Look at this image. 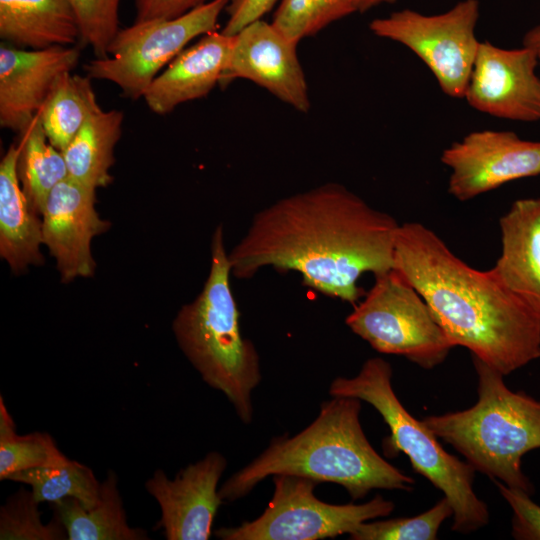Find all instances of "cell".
<instances>
[{"label": "cell", "mask_w": 540, "mask_h": 540, "mask_svg": "<svg viewBox=\"0 0 540 540\" xmlns=\"http://www.w3.org/2000/svg\"><path fill=\"white\" fill-rule=\"evenodd\" d=\"M399 223L344 185L327 182L278 199L253 215L228 253L231 273L250 279L260 270L295 271L303 285L353 304L370 272L394 267Z\"/></svg>", "instance_id": "obj_1"}, {"label": "cell", "mask_w": 540, "mask_h": 540, "mask_svg": "<svg viewBox=\"0 0 540 540\" xmlns=\"http://www.w3.org/2000/svg\"><path fill=\"white\" fill-rule=\"evenodd\" d=\"M393 268L422 296L454 347L504 376L540 357V318L490 269L467 265L425 225H399Z\"/></svg>", "instance_id": "obj_2"}, {"label": "cell", "mask_w": 540, "mask_h": 540, "mask_svg": "<svg viewBox=\"0 0 540 540\" xmlns=\"http://www.w3.org/2000/svg\"><path fill=\"white\" fill-rule=\"evenodd\" d=\"M361 400L332 396L315 420L292 437L272 439L252 462L219 488L223 502L243 498L268 476L290 474L346 489L352 500L373 489L412 491L414 479L386 461L370 444L360 422Z\"/></svg>", "instance_id": "obj_3"}, {"label": "cell", "mask_w": 540, "mask_h": 540, "mask_svg": "<svg viewBox=\"0 0 540 540\" xmlns=\"http://www.w3.org/2000/svg\"><path fill=\"white\" fill-rule=\"evenodd\" d=\"M231 267L219 225L211 240L208 277L199 295L172 323L177 343L211 388L222 392L244 424L253 420L252 392L262 379L254 343L243 337L230 283Z\"/></svg>", "instance_id": "obj_4"}, {"label": "cell", "mask_w": 540, "mask_h": 540, "mask_svg": "<svg viewBox=\"0 0 540 540\" xmlns=\"http://www.w3.org/2000/svg\"><path fill=\"white\" fill-rule=\"evenodd\" d=\"M477 374L476 403L468 409L422 419L476 471L533 495L522 470L523 456L540 448V401L510 390L504 375L472 356Z\"/></svg>", "instance_id": "obj_5"}, {"label": "cell", "mask_w": 540, "mask_h": 540, "mask_svg": "<svg viewBox=\"0 0 540 540\" xmlns=\"http://www.w3.org/2000/svg\"><path fill=\"white\" fill-rule=\"evenodd\" d=\"M392 375L386 360L369 358L356 376L335 378L329 394L360 399L378 411L390 429L382 443L385 455L404 453L414 471L443 493L453 508V531L467 534L483 528L490 516L487 504L474 491L476 470L448 453L424 422L406 410L394 392Z\"/></svg>", "instance_id": "obj_6"}, {"label": "cell", "mask_w": 540, "mask_h": 540, "mask_svg": "<svg viewBox=\"0 0 540 540\" xmlns=\"http://www.w3.org/2000/svg\"><path fill=\"white\" fill-rule=\"evenodd\" d=\"M345 323L379 353L403 356L424 369L441 364L454 347L428 304L395 268L375 277Z\"/></svg>", "instance_id": "obj_7"}, {"label": "cell", "mask_w": 540, "mask_h": 540, "mask_svg": "<svg viewBox=\"0 0 540 540\" xmlns=\"http://www.w3.org/2000/svg\"><path fill=\"white\" fill-rule=\"evenodd\" d=\"M274 492L262 515L236 527H221V540H320L350 534L360 524L386 517L394 503L381 495L363 504H330L314 495L318 482L303 476L278 474Z\"/></svg>", "instance_id": "obj_8"}, {"label": "cell", "mask_w": 540, "mask_h": 540, "mask_svg": "<svg viewBox=\"0 0 540 540\" xmlns=\"http://www.w3.org/2000/svg\"><path fill=\"white\" fill-rule=\"evenodd\" d=\"M479 17V0H461L438 14L407 8L394 11L373 19L369 29L408 48L427 66L444 94L464 99L480 45Z\"/></svg>", "instance_id": "obj_9"}, {"label": "cell", "mask_w": 540, "mask_h": 540, "mask_svg": "<svg viewBox=\"0 0 540 540\" xmlns=\"http://www.w3.org/2000/svg\"><path fill=\"white\" fill-rule=\"evenodd\" d=\"M231 0H211L172 19L134 22L120 29L104 58L86 65L91 79L117 85L136 100L152 81L196 37L215 31L222 11Z\"/></svg>", "instance_id": "obj_10"}, {"label": "cell", "mask_w": 540, "mask_h": 540, "mask_svg": "<svg viewBox=\"0 0 540 540\" xmlns=\"http://www.w3.org/2000/svg\"><path fill=\"white\" fill-rule=\"evenodd\" d=\"M451 173L448 192L460 201L521 178L540 175V141L513 131L479 130L453 142L441 154Z\"/></svg>", "instance_id": "obj_11"}, {"label": "cell", "mask_w": 540, "mask_h": 540, "mask_svg": "<svg viewBox=\"0 0 540 540\" xmlns=\"http://www.w3.org/2000/svg\"><path fill=\"white\" fill-rule=\"evenodd\" d=\"M539 61L526 46L501 48L480 42L464 99L473 109L492 117L540 121Z\"/></svg>", "instance_id": "obj_12"}, {"label": "cell", "mask_w": 540, "mask_h": 540, "mask_svg": "<svg viewBox=\"0 0 540 540\" xmlns=\"http://www.w3.org/2000/svg\"><path fill=\"white\" fill-rule=\"evenodd\" d=\"M297 44L263 19L252 22L234 35L227 65L219 85L247 79L266 89L299 112L311 108Z\"/></svg>", "instance_id": "obj_13"}, {"label": "cell", "mask_w": 540, "mask_h": 540, "mask_svg": "<svg viewBox=\"0 0 540 540\" xmlns=\"http://www.w3.org/2000/svg\"><path fill=\"white\" fill-rule=\"evenodd\" d=\"M227 467L226 458L212 451L187 465L174 479L155 470L145 483L146 491L161 510L158 526L167 540H207L223 500L218 484Z\"/></svg>", "instance_id": "obj_14"}, {"label": "cell", "mask_w": 540, "mask_h": 540, "mask_svg": "<svg viewBox=\"0 0 540 540\" xmlns=\"http://www.w3.org/2000/svg\"><path fill=\"white\" fill-rule=\"evenodd\" d=\"M95 190L68 176L53 188L46 201L42 213L43 244L56 259L64 283L93 276L91 241L110 227L109 221L101 219L95 209Z\"/></svg>", "instance_id": "obj_15"}, {"label": "cell", "mask_w": 540, "mask_h": 540, "mask_svg": "<svg viewBox=\"0 0 540 540\" xmlns=\"http://www.w3.org/2000/svg\"><path fill=\"white\" fill-rule=\"evenodd\" d=\"M80 57L74 46L25 49L0 46V125L17 132L34 119L59 76Z\"/></svg>", "instance_id": "obj_16"}, {"label": "cell", "mask_w": 540, "mask_h": 540, "mask_svg": "<svg viewBox=\"0 0 540 540\" xmlns=\"http://www.w3.org/2000/svg\"><path fill=\"white\" fill-rule=\"evenodd\" d=\"M233 39L234 36L215 30L186 47L145 91L143 98L148 108L163 115L180 104L208 95L220 84Z\"/></svg>", "instance_id": "obj_17"}, {"label": "cell", "mask_w": 540, "mask_h": 540, "mask_svg": "<svg viewBox=\"0 0 540 540\" xmlns=\"http://www.w3.org/2000/svg\"><path fill=\"white\" fill-rule=\"evenodd\" d=\"M499 225L501 253L490 270L540 318V197L516 200Z\"/></svg>", "instance_id": "obj_18"}, {"label": "cell", "mask_w": 540, "mask_h": 540, "mask_svg": "<svg viewBox=\"0 0 540 540\" xmlns=\"http://www.w3.org/2000/svg\"><path fill=\"white\" fill-rule=\"evenodd\" d=\"M18 157L19 146L13 143L0 163V255L15 273L44 260L42 221L22 190Z\"/></svg>", "instance_id": "obj_19"}, {"label": "cell", "mask_w": 540, "mask_h": 540, "mask_svg": "<svg viewBox=\"0 0 540 540\" xmlns=\"http://www.w3.org/2000/svg\"><path fill=\"white\" fill-rule=\"evenodd\" d=\"M0 37L25 49L72 46L80 39L70 0H0Z\"/></svg>", "instance_id": "obj_20"}, {"label": "cell", "mask_w": 540, "mask_h": 540, "mask_svg": "<svg viewBox=\"0 0 540 540\" xmlns=\"http://www.w3.org/2000/svg\"><path fill=\"white\" fill-rule=\"evenodd\" d=\"M69 540H147L148 533L128 524L115 472L108 471L101 482L95 505L85 508L78 500L66 498L52 504Z\"/></svg>", "instance_id": "obj_21"}, {"label": "cell", "mask_w": 540, "mask_h": 540, "mask_svg": "<svg viewBox=\"0 0 540 540\" xmlns=\"http://www.w3.org/2000/svg\"><path fill=\"white\" fill-rule=\"evenodd\" d=\"M123 119L122 111L102 109L87 119L62 151L70 178L95 189L112 182L110 168Z\"/></svg>", "instance_id": "obj_22"}, {"label": "cell", "mask_w": 540, "mask_h": 540, "mask_svg": "<svg viewBox=\"0 0 540 540\" xmlns=\"http://www.w3.org/2000/svg\"><path fill=\"white\" fill-rule=\"evenodd\" d=\"M100 110L91 78L66 72L53 84L38 116L49 142L63 151L87 119Z\"/></svg>", "instance_id": "obj_23"}, {"label": "cell", "mask_w": 540, "mask_h": 540, "mask_svg": "<svg viewBox=\"0 0 540 540\" xmlns=\"http://www.w3.org/2000/svg\"><path fill=\"white\" fill-rule=\"evenodd\" d=\"M18 178L31 207L42 215L53 188L68 177L62 151L48 140L38 113L20 132Z\"/></svg>", "instance_id": "obj_24"}, {"label": "cell", "mask_w": 540, "mask_h": 540, "mask_svg": "<svg viewBox=\"0 0 540 540\" xmlns=\"http://www.w3.org/2000/svg\"><path fill=\"white\" fill-rule=\"evenodd\" d=\"M8 480L30 486L39 503L74 498L85 508L96 504L101 485L88 466L71 459L62 465L21 471Z\"/></svg>", "instance_id": "obj_25"}, {"label": "cell", "mask_w": 540, "mask_h": 540, "mask_svg": "<svg viewBox=\"0 0 540 540\" xmlns=\"http://www.w3.org/2000/svg\"><path fill=\"white\" fill-rule=\"evenodd\" d=\"M353 13L343 0H282L271 23L298 45L302 39Z\"/></svg>", "instance_id": "obj_26"}, {"label": "cell", "mask_w": 540, "mask_h": 540, "mask_svg": "<svg viewBox=\"0 0 540 540\" xmlns=\"http://www.w3.org/2000/svg\"><path fill=\"white\" fill-rule=\"evenodd\" d=\"M39 502L31 490L20 488L0 508L1 540H65L67 533L61 522L53 519L44 524Z\"/></svg>", "instance_id": "obj_27"}, {"label": "cell", "mask_w": 540, "mask_h": 540, "mask_svg": "<svg viewBox=\"0 0 540 540\" xmlns=\"http://www.w3.org/2000/svg\"><path fill=\"white\" fill-rule=\"evenodd\" d=\"M451 516L453 508L443 497L430 509L414 517L366 521L349 534V539L434 540L442 523Z\"/></svg>", "instance_id": "obj_28"}, {"label": "cell", "mask_w": 540, "mask_h": 540, "mask_svg": "<svg viewBox=\"0 0 540 540\" xmlns=\"http://www.w3.org/2000/svg\"><path fill=\"white\" fill-rule=\"evenodd\" d=\"M70 459L61 452L51 435L32 432L0 439V480L18 472L62 465Z\"/></svg>", "instance_id": "obj_29"}, {"label": "cell", "mask_w": 540, "mask_h": 540, "mask_svg": "<svg viewBox=\"0 0 540 540\" xmlns=\"http://www.w3.org/2000/svg\"><path fill=\"white\" fill-rule=\"evenodd\" d=\"M74 9L80 40L89 45L97 58H104L119 32L121 0H70Z\"/></svg>", "instance_id": "obj_30"}, {"label": "cell", "mask_w": 540, "mask_h": 540, "mask_svg": "<svg viewBox=\"0 0 540 540\" xmlns=\"http://www.w3.org/2000/svg\"><path fill=\"white\" fill-rule=\"evenodd\" d=\"M501 496L513 511L511 534L517 540H540V505L531 495L493 480Z\"/></svg>", "instance_id": "obj_31"}, {"label": "cell", "mask_w": 540, "mask_h": 540, "mask_svg": "<svg viewBox=\"0 0 540 540\" xmlns=\"http://www.w3.org/2000/svg\"><path fill=\"white\" fill-rule=\"evenodd\" d=\"M209 1L211 0H135V22L176 18Z\"/></svg>", "instance_id": "obj_32"}, {"label": "cell", "mask_w": 540, "mask_h": 540, "mask_svg": "<svg viewBox=\"0 0 540 540\" xmlns=\"http://www.w3.org/2000/svg\"><path fill=\"white\" fill-rule=\"evenodd\" d=\"M277 0H234L230 8V16L222 33L236 35L247 25L262 19L276 4Z\"/></svg>", "instance_id": "obj_33"}, {"label": "cell", "mask_w": 540, "mask_h": 540, "mask_svg": "<svg viewBox=\"0 0 540 540\" xmlns=\"http://www.w3.org/2000/svg\"><path fill=\"white\" fill-rule=\"evenodd\" d=\"M522 45L534 51L540 67V24L530 28L523 37Z\"/></svg>", "instance_id": "obj_34"}, {"label": "cell", "mask_w": 540, "mask_h": 540, "mask_svg": "<svg viewBox=\"0 0 540 540\" xmlns=\"http://www.w3.org/2000/svg\"><path fill=\"white\" fill-rule=\"evenodd\" d=\"M346 2L354 12H365L373 7L382 4H390L396 0H343Z\"/></svg>", "instance_id": "obj_35"}]
</instances>
